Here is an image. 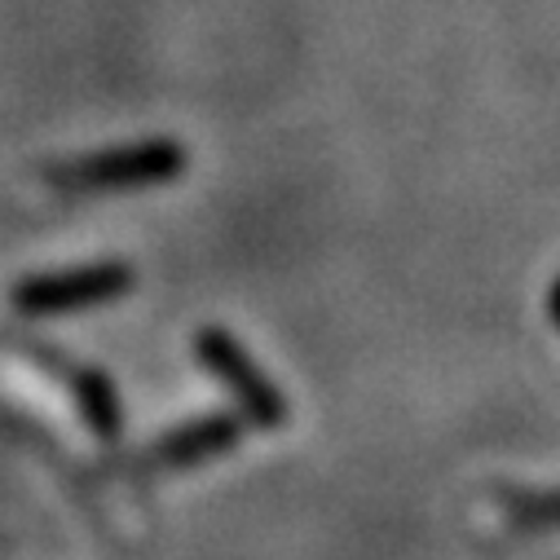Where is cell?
Returning <instances> with one entry per match:
<instances>
[{
    "mask_svg": "<svg viewBox=\"0 0 560 560\" xmlns=\"http://www.w3.org/2000/svg\"><path fill=\"white\" fill-rule=\"evenodd\" d=\"M137 273L119 260L106 265H80V269H58V273H36L14 288V310L45 318V314H75L89 305H110L128 296Z\"/></svg>",
    "mask_w": 560,
    "mask_h": 560,
    "instance_id": "3957f363",
    "label": "cell"
},
{
    "mask_svg": "<svg viewBox=\"0 0 560 560\" xmlns=\"http://www.w3.org/2000/svg\"><path fill=\"white\" fill-rule=\"evenodd\" d=\"M75 401H80V415L84 424L102 438V442H115L119 438V397H115V384L102 375V371H80L75 375Z\"/></svg>",
    "mask_w": 560,
    "mask_h": 560,
    "instance_id": "5b68a950",
    "label": "cell"
},
{
    "mask_svg": "<svg viewBox=\"0 0 560 560\" xmlns=\"http://www.w3.org/2000/svg\"><path fill=\"white\" fill-rule=\"evenodd\" d=\"M503 508L521 525H534V529L556 525L560 529V490H508Z\"/></svg>",
    "mask_w": 560,
    "mask_h": 560,
    "instance_id": "8992f818",
    "label": "cell"
},
{
    "mask_svg": "<svg viewBox=\"0 0 560 560\" xmlns=\"http://www.w3.org/2000/svg\"><path fill=\"white\" fill-rule=\"evenodd\" d=\"M238 442H243V419H234V415H203V419H190V424L173 429L168 438H160L147 459L155 468H195V464H208V459L234 451Z\"/></svg>",
    "mask_w": 560,
    "mask_h": 560,
    "instance_id": "277c9868",
    "label": "cell"
},
{
    "mask_svg": "<svg viewBox=\"0 0 560 560\" xmlns=\"http://www.w3.org/2000/svg\"><path fill=\"white\" fill-rule=\"evenodd\" d=\"M547 310H551V318H556V323H560V283H556V288H551V301H547Z\"/></svg>",
    "mask_w": 560,
    "mask_h": 560,
    "instance_id": "52a82bcc",
    "label": "cell"
},
{
    "mask_svg": "<svg viewBox=\"0 0 560 560\" xmlns=\"http://www.w3.org/2000/svg\"><path fill=\"white\" fill-rule=\"evenodd\" d=\"M186 173V147L155 137V142H137V147H115L102 155H84L71 164L49 168L54 190L67 195H124V190H147L164 186Z\"/></svg>",
    "mask_w": 560,
    "mask_h": 560,
    "instance_id": "6da1fadb",
    "label": "cell"
},
{
    "mask_svg": "<svg viewBox=\"0 0 560 560\" xmlns=\"http://www.w3.org/2000/svg\"><path fill=\"white\" fill-rule=\"evenodd\" d=\"M195 358L208 366V375H217L225 384V393L238 401L243 419L256 429H278L288 424V397L283 388H278L256 362L252 353L221 327H203L195 336Z\"/></svg>",
    "mask_w": 560,
    "mask_h": 560,
    "instance_id": "7a4b0ae2",
    "label": "cell"
}]
</instances>
